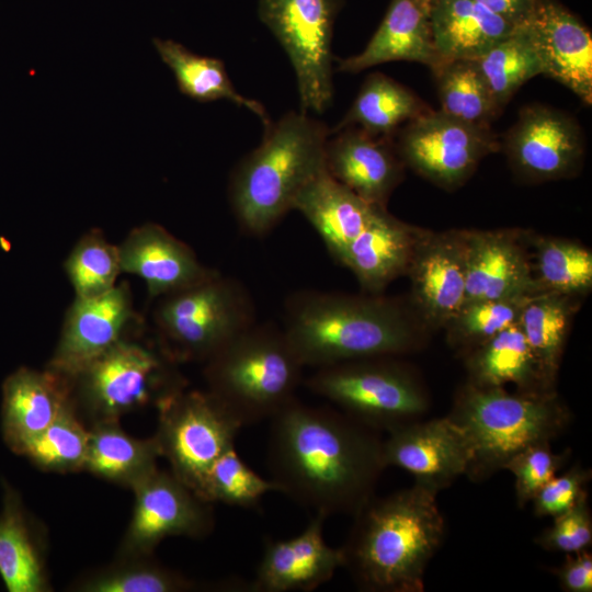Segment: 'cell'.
<instances>
[{"label":"cell","mask_w":592,"mask_h":592,"mask_svg":"<svg viewBox=\"0 0 592 592\" xmlns=\"http://www.w3.org/2000/svg\"><path fill=\"white\" fill-rule=\"evenodd\" d=\"M270 421L267 464L278 492L326 517L356 515L371 500L385 467L382 443L352 418L295 398Z\"/></svg>","instance_id":"6da1fadb"},{"label":"cell","mask_w":592,"mask_h":592,"mask_svg":"<svg viewBox=\"0 0 592 592\" xmlns=\"http://www.w3.org/2000/svg\"><path fill=\"white\" fill-rule=\"evenodd\" d=\"M284 308L283 330L304 367L389 357L419 340L418 323L406 307L377 294L298 291Z\"/></svg>","instance_id":"7a4b0ae2"},{"label":"cell","mask_w":592,"mask_h":592,"mask_svg":"<svg viewBox=\"0 0 592 592\" xmlns=\"http://www.w3.org/2000/svg\"><path fill=\"white\" fill-rule=\"evenodd\" d=\"M436 492L415 483L385 499L369 500L358 511L351 539L342 548L343 566H349L365 588L422 590L425 566L444 534Z\"/></svg>","instance_id":"3957f363"},{"label":"cell","mask_w":592,"mask_h":592,"mask_svg":"<svg viewBox=\"0 0 592 592\" xmlns=\"http://www.w3.org/2000/svg\"><path fill=\"white\" fill-rule=\"evenodd\" d=\"M328 126L291 111L264 128L261 144L231 173L228 196L240 228L263 236L293 209L299 192L326 171Z\"/></svg>","instance_id":"277c9868"},{"label":"cell","mask_w":592,"mask_h":592,"mask_svg":"<svg viewBox=\"0 0 592 592\" xmlns=\"http://www.w3.org/2000/svg\"><path fill=\"white\" fill-rule=\"evenodd\" d=\"M303 368L283 329L255 322L204 362V378L244 426L271 420L295 399Z\"/></svg>","instance_id":"5b68a950"},{"label":"cell","mask_w":592,"mask_h":592,"mask_svg":"<svg viewBox=\"0 0 592 592\" xmlns=\"http://www.w3.org/2000/svg\"><path fill=\"white\" fill-rule=\"evenodd\" d=\"M449 418L468 442L467 473L482 476L503 468L527 447L548 442L563 428L567 413L549 390L509 394L502 387L470 384Z\"/></svg>","instance_id":"8992f818"},{"label":"cell","mask_w":592,"mask_h":592,"mask_svg":"<svg viewBox=\"0 0 592 592\" xmlns=\"http://www.w3.org/2000/svg\"><path fill=\"white\" fill-rule=\"evenodd\" d=\"M152 320L157 345L171 361L204 363L255 323V311L246 287L218 272L158 298Z\"/></svg>","instance_id":"52a82bcc"},{"label":"cell","mask_w":592,"mask_h":592,"mask_svg":"<svg viewBox=\"0 0 592 592\" xmlns=\"http://www.w3.org/2000/svg\"><path fill=\"white\" fill-rule=\"evenodd\" d=\"M175 364L158 345L125 338L70 379L77 410L93 424L157 403L185 386Z\"/></svg>","instance_id":"ba28073f"},{"label":"cell","mask_w":592,"mask_h":592,"mask_svg":"<svg viewBox=\"0 0 592 592\" xmlns=\"http://www.w3.org/2000/svg\"><path fill=\"white\" fill-rule=\"evenodd\" d=\"M153 435L171 473L196 496L214 463L235 441L242 424L209 391L181 387L157 403ZM203 500V499H202Z\"/></svg>","instance_id":"9c48e42d"},{"label":"cell","mask_w":592,"mask_h":592,"mask_svg":"<svg viewBox=\"0 0 592 592\" xmlns=\"http://www.w3.org/2000/svg\"><path fill=\"white\" fill-rule=\"evenodd\" d=\"M340 4L341 0H260V19L294 69L301 112L322 114L332 103V37Z\"/></svg>","instance_id":"30bf717a"},{"label":"cell","mask_w":592,"mask_h":592,"mask_svg":"<svg viewBox=\"0 0 592 592\" xmlns=\"http://www.w3.org/2000/svg\"><path fill=\"white\" fill-rule=\"evenodd\" d=\"M379 358L318 367L307 379V387L348 417L391 430L424 411L426 401L402 368Z\"/></svg>","instance_id":"8fae6325"},{"label":"cell","mask_w":592,"mask_h":592,"mask_svg":"<svg viewBox=\"0 0 592 592\" xmlns=\"http://www.w3.org/2000/svg\"><path fill=\"white\" fill-rule=\"evenodd\" d=\"M395 145L405 166L437 186L454 190L500 144L491 127L471 125L440 110H430L408 122Z\"/></svg>","instance_id":"7c38bea8"},{"label":"cell","mask_w":592,"mask_h":592,"mask_svg":"<svg viewBox=\"0 0 592 592\" xmlns=\"http://www.w3.org/2000/svg\"><path fill=\"white\" fill-rule=\"evenodd\" d=\"M133 514L117 556H150L166 538H201L210 533L214 516L202 500L171 471L157 469L132 489Z\"/></svg>","instance_id":"4fadbf2b"},{"label":"cell","mask_w":592,"mask_h":592,"mask_svg":"<svg viewBox=\"0 0 592 592\" xmlns=\"http://www.w3.org/2000/svg\"><path fill=\"white\" fill-rule=\"evenodd\" d=\"M503 145L515 173L532 182L572 177L584 155L578 123L558 110L539 104L521 110Z\"/></svg>","instance_id":"5bb4252c"},{"label":"cell","mask_w":592,"mask_h":592,"mask_svg":"<svg viewBox=\"0 0 592 592\" xmlns=\"http://www.w3.org/2000/svg\"><path fill=\"white\" fill-rule=\"evenodd\" d=\"M133 295L127 282L92 297H75L62 321L47 368L71 379L121 340L136 322Z\"/></svg>","instance_id":"9a60e30c"},{"label":"cell","mask_w":592,"mask_h":592,"mask_svg":"<svg viewBox=\"0 0 592 592\" xmlns=\"http://www.w3.org/2000/svg\"><path fill=\"white\" fill-rule=\"evenodd\" d=\"M407 274L418 314L430 326L445 327L466 300L464 230H424Z\"/></svg>","instance_id":"2e32d148"},{"label":"cell","mask_w":592,"mask_h":592,"mask_svg":"<svg viewBox=\"0 0 592 592\" xmlns=\"http://www.w3.org/2000/svg\"><path fill=\"white\" fill-rule=\"evenodd\" d=\"M384 466L402 468L419 485L439 491L467 473L471 455L462 429L448 417L425 423H402L382 443Z\"/></svg>","instance_id":"e0dca14e"},{"label":"cell","mask_w":592,"mask_h":592,"mask_svg":"<svg viewBox=\"0 0 592 592\" xmlns=\"http://www.w3.org/2000/svg\"><path fill=\"white\" fill-rule=\"evenodd\" d=\"M535 46L548 76L572 91L587 105L592 103V36L582 22L555 0H537L519 26Z\"/></svg>","instance_id":"ac0fdd59"},{"label":"cell","mask_w":592,"mask_h":592,"mask_svg":"<svg viewBox=\"0 0 592 592\" xmlns=\"http://www.w3.org/2000/svg\"><path fill=\"white\" fill-rule=\"evenodd\" d=\"M325 163L335 181L382 208L401 182L405 167L391 136L373 135L358 127L330 133Z\"/></svg>","instance_id":"d6986e66"},{"label":"cell","mask_w":592,"mask_h":592,"mask_svg":"<svg viewBox=\"0 0 592 592\" xmlns=\"http://www.w3.org/2000/svg\"><path fill=\"white\" fill-rule=\"evenodd\" d=\"M522 237L517 230H464L465 304L539 292Z\"/></svg>","instance_id":"ffe728a7"},{"label":"cell","mask_w":592,"mask_h":592,"mask_svg":"<svg viewBox=\"0 0 592 592\" xmlns=\"http://www.w3.org/2000/svg\"><path fill=\"white\" fill-rule=\"evenodd\" d=\"M123 273L138 276L149 298H160L218 273L204 265L193 249L156 223L133 228L117 244Z\"/></svg>","instance_id":"44dd1931"},{"label":"cell","mask_w":592,"mask_h":592,"mask_svg":"<svg viewBox=\"0 0 592 592\" xmlns=\"http://www.w3.org/2000/svg\"><path fill=\"white\" fill-rule=\"evenodd\" d=\"M326 519L316 513L300 534L285 540H269L251 591H311L329 581L344 565V555L342 548H333L325 540Z\"/></svg>","instance_id":"7402d4cb"},{"label":"cell","mask_w":592,"mask_h":592,"mask_svg":"<svg viewBox=\"0 0 592 592\" xmlns=\"http://www.w3.org/2000/svg\"><path fill=\"white\" fill-rule=\"evenodd\" d=\"M433 0H391L389 8L364 49L339 59L337 71L356 73L389 61H414L431 70L443 62L432 33Z\"/></svg>","instance_id":"603a6c76"},{"label":"cell","mask_w":592,"mask_h":592,"mask_svg":"<svg viewBox=\"0 0 592 592\" xmlns=\"http://www.w3.org/2000/svg\"><path fill=\"white\" fill-rule=\"evenodd\" d=\"M72 401L70 379L47 367L18 368L2 385V434L8 447L20 455Z\"/></svg>","instance_id":"cb8c5ba5"},{"label":"cell","mask_w":592,"mask_h":592,"mask_svg":"<svg viewBox=\"0 0 592 592\" xmlns=\"http://www.w3.org/2000/svg\"><path fill=\"white\" fill-rule=\"evenodd\" d=\"M0 512V576L9 592H49L47 540L18 491L3 482Z\"/></svg>","instance_id":"d4e9b609"},{"label":"cell","mask_w":592,"mask_h":592,"mask_svg":"<svg viewBox=\"0 0 592 592\" xmlns=\"http://www.w3.org/2000/svg\"><path fill=\"white\" fill-rule=\"evenodd\" d=\"M423 231L385 210L348 246L339 263L352 271L364 291L378 294L407 274Z\"/></svg>","instance_id":"484cf974"},{"label":"cell","mask_w":592,"mask_h":592,"mask_svg":"<svg viewBox=\"0 0 592 592\" xmlns=\"http://www.w3.org/2000/svg\"><path fill=\"white\" fill-rule=\"evenodd\" d=\"M293 209L307 219L338 262L348 246L387 210L358 197L327 170L299 192Z\"/></svg>","instance_id":"4316f807"},{"label":"cell","mask_w":592,"mask_h":592,"mask_svg":"<svg viewBox=\"0 0 592 592\" xmlns=\"http://www.w3.org/2000/svg\"><path fill=\"white\" fill-rule=\"evenodd\" d=\"M431 24L443 61L475 60L515 30L475 0H433Z\"/></svg>","instance_id":"83f0119b"},{"label":"cell","mask_w":592,"mask_h":592,"mask_svg":"<svg viewBox=\"0 0 592 592\" xmlns=\"http://www.w3.org/2000/svg\"><path fill=\"white\" fill-rule=\"evenodd\" d=\"M161 457L155 436L137 439L118 421L93 423L89 429L84 471L133 489L152 473Z\"/></svg>","instance_id":"f1b7e54d"},{"label":"cell","mask_w":592,"mask_h":592,"mask_svg":"<svg viewBox=\"0 0 592 592\" xmlns=\"http://www.w3.org/2000/svg\"><path fill=\"white\" fill-rule=\"evenodd\" d=\"M152 44L161 60L173 72L182 94L202 103L228 100L255 114L264 128L271 124L260 102L236 90L220 59L197 55L172 39L153 38Z\"/></svg>","instance_id":"f546056e"},{"label":"cell","mask_w":592,"mask_h":592,"mask_svg":"<svg viewBox=\"0 0 592 592\" xmlns=\"http://www.w3.org/2000/svg\"><path fill=\"white\" fill-rule=\"evenodd\" d=\"M430 110L412 91L375 72L365 79L352 105L330 133L358 127L373 135L391 136L401 124Z\"/></svg>","instance_id":"4dcf8cb0"},{"label":"cell","mask_w":592,"mask_h":592,"mask_svg":"<svg viewBox=\"0 0 592 592\" xmlns=\"http://www.w3.org/2000/svg\"><path fill=\"white\" fill-rule=\"evenodd\" d=\"M475 349L468 361L471 384L502 387L513 383L524 390H548L519 322Z\"/></svg>","instance_id":"1f68e13d"},{"label":"cell","mask_w":592,"mask_h":592,"mask_svg":"<svg viewBox=\"0 0 592 592\" xmlns=\"http://www.w3.org/2000/svg\"><path fill=\"white\" fill-rule=\"evenodd\" d=\"M571 296L538 292L525 301L519 325L534 354L545 387L551 386L559 368L574 304Z\"/></svg>","instance_id":"d6a6232c"},{"label":"cell","mask_w":592,"mask_h":592,"mask_svg":"<svg viewBox=\"0 0 592 592\" xmlns=\"http://www.w3.org/2000/svg\"><path fill=\"white\" fill-rule=\"evenodd\" d=\"M201 584L173 571L150 556H117L112 563L78 578L75 592H186Z\"/></svg>","instance_id":"836d02e7"},{"label":"cell","mask_w":592,"mask_h":592,"mask_svg":"<svg viewBox=\"0 0 592 592\" xmlns=\"http://www.w3.org/2000/svg\"><path fill=\"white\" fill-rule=\"evenodd\" d=\"M475 61L499 112L526 81L543 75L537 50L521 27Z\"/></svg>","instance_id":"e575fe53"},{"label":"cell","mask_w":592,"mask_h":592,"mask_svg":"<svg viewBox=\"0 0 592 592\" xmlns=\"http://www.w3.org/2000/svg\"><path fill=\"white\" fill-rule=\"evenodd\" d=\"M432 72L441 112L471 125L491 127L500 112L475 60H445Z\"/></svg>","instance_id":"d590c367"},{"label":"cell","mask_w":592,"mask_h":592,"mask_svg":"<svg viewBox=\"0 0 592 592\" xmlns=\"http://www.w3.org/2000/svg\"><path fill=\"white\" fill-rule=\"evenodd\" d=\"M89 429L81 421L75 400L20 455L44 471H82L88 452Z\"/></svg>","instance_id":"8d00e7d4"},{"label":"cell","mask_w":592,"mask_h":592,"mask_svg":"<svg viewBox=\"0 0 592 592\" xmlns=\"http://www.w3.org/2000/svg\"><path fill=\"white\" fill-rule=\"evenodd\" d=\"M536 276L539 292L571 297L592 288V253L579 242L561 238H538L535 243Z\"/></svg>","instance_id":"74e56055"},{"label":"cell","mask_w":592,"mask_h":592,"mask_svg":"<svg viewBox=\"0 0 592 592\" xmlns=\"http://www.w3.org/2000/svg\"><path fill=\"white\" fill-rule=\"evenodd\" d=\"M64 271L75 297L92 298L117 285L122 272L118 246L111 243L100 229L83 234L68 253Z\"/></svg>","instance_id":"f35d334b"},{"label":"cell","mask_w":592,"mask_h":592,"mask_svg":"<svg viewBox=\"0 0 592 592\" xmlns=\"http://www.w3.org/2000/svg\"><path fill=\"white\" fill-rule=\"evenodd\" d=\"M278 492L272 479H264L239 457L235 445L229 447L212 466L202 492L206 502L254 508L269 492Z\"/></svg>","instance_id":"ab89813d"},{"label":"cell","mask_w":592,"mask_h":592,"mask_svg":"<svg viewBox=\"0 0 592 592\" xmlns=\"http://www.w3.org/2000/svg\"><path fill=\"white\" fill-rule=\"evenodd\" d=\"M531 295L485 299L465 304L445 326L449 340L459 345L477 346L519 322Z\"/></svg>","instance_id":"60d3db41"},{"label":"cell","mask_w":592,"mask_h":592,"mask_svg":"<svg viewBox=\"0 0 592 592\" xmlns=\"http://www.w3.org/2000/svg\"><path fill=\"white\" fill-rule=\"evenodd\" d=\"M563 463V455L554 454L548 442L527 447L514 455L503 468L515 478L516 499L520 505L533 500Z\"/></svg>","instance_id":"b9f144b4"},{"label":"cell","mask_w":592,"mask_h":592,"mask_svg":"<svg viewBox=\"0 0 592 592\" xmlns=\"http://www.w3.org/2000/svg\"><path fill=\"white\" fill-rule=\"evenodd\" d=\"M591 540L592 524L584 493L568 511L555 516L539 544L551 550L574 554L584 550Z\"/></svg>","instance_id":"7bdbcfd3"},{"label":"cell","mask_w":592,"mask_h":592,"mask_svg":"<svg viewBox=\"0 0 592 592\" xmlns=\"http://www.w3.org/2000/svg\"><path fill=\"white\" fill-rule=\"evenodd\" d=\"M587 471L574 468L560 477L550 479L533 498L535 513L539 516H557L576 504L584 494Z\"/></svg>","instance_id":"ee69618b"},{"label":"cell","mask_w":592,"mask_h":592,"mask_svg":"<svg viewBox=\"0 0 592 592\" xmlns=\"http://www.w3.org/2000/svg\"><path fill=\"white\" fill-rule=\"evenodd\" d=\"M559 578L565 589L571 592L592 590V557L585 550L569 556L560 569Z\"/></svg>","instance_id":"f6af8a7d"},{"label":"cell","mask_w":592,"mask_h":592,"mask_svg":"<svg viewBox=\"0 0 592 592\" xmlns=\"http://www.w3.org/2000/svg\"><path fill=\"white\" fill-rule=\"evenodd\" d=\"M515 29L525 23L537 0H475Z\"/></svg>","instance_id":"bcb514c9"}]
</instances>
